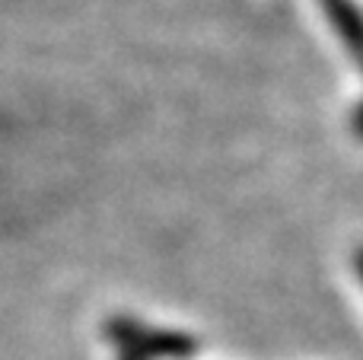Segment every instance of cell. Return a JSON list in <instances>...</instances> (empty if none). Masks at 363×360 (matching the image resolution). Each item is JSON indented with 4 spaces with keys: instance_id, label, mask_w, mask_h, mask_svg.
Segmentation results:
<instances>
[{
    "instance_id": "cell-4",
    "label": "cell",
    "mask_w": 363,
    "mask_h": 360,
    "mask_svg": "<svg viewBox=\"0 0 363 360\" xmlns=\"http://www.w3.org/2000/svg\"><path fill=\"white\" fill-rule=\"evenodd\" d=\"M357 271H360V278H363V249L357 252Z\"/></svg>"
},
{
    "instance_id": "cell-2",
    "label": "cell",
    "mask_w": 363,
    "mask_h": 360,
    "mask_svg": "<svg viewBox=\"0 0 363 360\" xmlns=\"http://www.w3.org/2000/svg\"><path fill=\"white\" fill-rule=\"evenodd\" d=\"M325 10L332 16L335 29L347 42V48L354 51V57L363 61V16L351 6V0H325Z\"/></svg>"
},
{
    "instance_id": "cell-1",
    "label": "cell",
    "mask_w": 363,
    "mask_h": 360,
    "mask_svg": "<svg viewBox=\"0 0 363 360\" xmlns=\"http://www.w3.org/2000/svg\"><path fill=\"white\" fill-rule=\"evenodd\" d=\"M106 338L121 351V360H157V357H191L198 351V342L179 332L150 329L128 316H115L106 322Z\"/></svg>"
},
{
    "instance_id": "cell-3",
    "label": "cell",
    "mask_w": 363,
    "mask_h": 360,
    "mask_svg": "<svg viewBox=\"0 0 363 360\" xmlns=\"http://www.w3.org/2000/svg\"><path fill=\"white\" fill-rule=\"evenodd\" d=\"M357 131H360V137H363V108L357 112Z\"/></svg>"
}]
</instances>
